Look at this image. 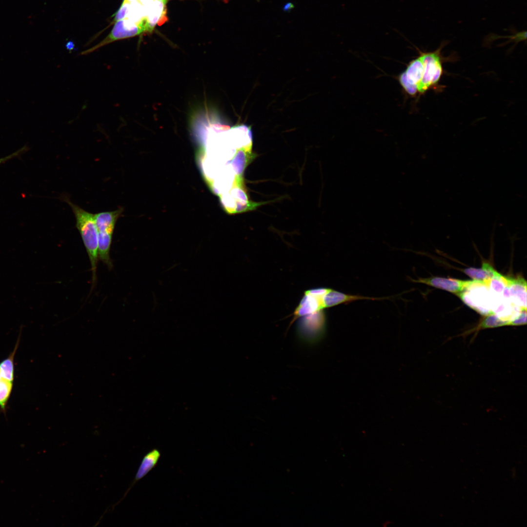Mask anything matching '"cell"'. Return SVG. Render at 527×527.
<instances>
[{
	"label": "cell",
	"instance_id": "obj_1",
	"mask_svg": "<svg viewBox=\"0 0 527 527\" xmlns=\"http://www.w3.org/2000/svg\"><path fill=\"white\" fill-rule=\"evenodd\" d=\"M61 199L71 208L76 219V227L82 239L91 264L92 286L97 279L96 271L98 257V233L94 214L89 212L72 203L66 195Z\"/></svg>",
	"mask_w": 527,
	"mask_h": 527
},
{
	"label": "cell",
	"instance_id": "obj_2",
	"mask_svg": "<svg viewBox=\"0 0 527 527\" xmlns=\"http://www.w3.org/2000/svg\"><path fill=\"white\" fill-rule=\"evenodd\" d=\"M123 207L94 214L98 233V256L103 263L110 261V251L115 225L123 212Z\"/></svg>",
	"mask_w": 527,
	"mask_h": 527
},
{
	"label": "cell",
	"instance_id": "obj_3",
	"mask_svg": "<svg viewBox=\"0 0 527 527\" xmlns=\"http://www.w3.org/2000/svg\"><path fill=\"white\" fill-rule=\"evenodd\" d=\"M326 322L324 309L300 317L296 326L298 338L307 344L318 343L325 335Z\"/></svg>",
	"mask_w": 527,
	"mask_h": 527
},
{
	"label": "cell",
	"instance_id": "obj_4",
	"mask_svg": "<svg viewBox=\"0 0 527 527\" xmlns=\"http://www.w3.org/2000/svg\"><path fill=\"white\" fill-rule=\"evenodd\" d=\"M446 44V41L442 42L440 47L434 52H420L424 70L421 81L417 87L419 92L424 93L440 79L443 72L440 52Z\"/></svg>",
	"mask_w": 527,
	"mask_h": 527
},
{
	"label": "cell",
	"instance_id": "obj_5",
	"mask_svg": "<svg viewBox=\"0 0 527 527\" xmlns=\"http://www.w3.org/2000/svg\"><path fill=\"white\" fill-rule=\"evenodd\" d=\"M414 283H422L437 288L445 290L456 295L467 289L476 282V280L463 281L452 278L439 277L419 278L411 279Z\"/></svg>",
	"mask_w": 527,
	"mask_h": 527
},
{
	"label": "cell",
	"instance_id": "obj_6",
	"mask_svg": "<svg viewBox=\"0 0 527 527\" xmlns=\"http://www.w3.org/2000/svg\"><path fill=\"white\" fill-rule=\"evenodd\" d=\"M389 299L388 297L373 298L359 295L346 294L332 289L322 297L323 308H329L342 304L349 303L360 300H379Z\"/></svg>",
	"mask_w": 527,
	"mask_h": 527
},
{
	"label": "cell",
	"instance_id": "obj_7",
	"mask_svg": "<svg viewBox=\"0 0 527 527\" xmlns=\"http://www.w3.org/2000/svg\"><path fill=\"white\" fill-rule=\"evenodd\" d=\"M161 456V453L157 448H153L150 450L144 455L132 483L125 493L123 498L118 503L121 502L138 481L144 477L157 466Z\"/></svg>",
	"mask_w": 527,
	"mask_h": 527
},
{
	"label": "cell",
	"instance_id": "obj_8",
	"mask_svg": "<svg viewBox=\"0 0 527 527\" xmlns=\"http://www.w3.org/2000/svg\"><path fill=\"white\" fill-rule=\"evenodd\" d=\"M506 280L511 301L521 310H527V282L523 278H507Z\"/></svg>",
	"mask_w": 527,
	"mask_h": 527
},
{
	"label": "cell",
	"instance_id": "obj_9",
	"mask_svg": "<svg viewBox=\"0 0 527 527\" xmlns=\"http://www.w3.org/2000/svg\"><path fill=\"white\" fill-rule=\"evenodd\" d=\"M166 3L164 0H153L147 7L145 18L147 32H151L157 24L164 22Z\"/></svg>",
	"mask_w": 527,
	"mask_h": 527
},
{
	"label": "cell",
	"instance_id": "obj_10",
	"mask_svg": "<svg viewBox=\"0 0 527 527\" xmlns=\"http://www.w3.org/2000/svg\"><path fill=\"white\" fill-rule=\"evenodd\" d=\"M322 300V298L316 297L304 292L294 311L293 318L290 324L300 317L324 309Z\"/></svg>",
	"mask_w": 527,
	"mask_h": 527
},
{
	"label": "cell",
	"instance_id": "obj_11",
	"mask_svg": "<svg viewBox=\"0 0 527 527\" xmlns=\"http://www.w3.org/2000/svg\"><path fill=\"white\" fill-rule=\"evenodd\" d=\"M462 270L474 280L482 282L487 287L491 279L498 273L497 271L486 263H483L481 268L468 267Z\"/></svg>",
	"mask_w": 527,
	"mask_h": 527
},
{
	"label": "cell",
	"instance_id": "obj_12",
	"mask_svg": "<svg viewBox=\"0 0 527 527\" xmlns=\"http://www.w3.org/2000/svg\"><path fill=\"white\" fill-rule=\"evenodd\" d=\"M424 65L421 56L411 61L405 72L407 82L411 85H418L423 74Z\"/></svg>",
	"mask_w": 527,
	"mask_h": 527
},
{
	"label": "cell",
	"instance_id": "obj_13",
	"mask_svg": "<svg viewBox=\"0 0 527 527\" xmlns=\"http://www.w3.org/2000/svg\"><path fill=\"white\" fill-rule=\"evenodd\" d=\"M18 341L11 354L0 363V375L1 378L11 382H13L14 380V357L19 345Z\"/></svg>",
	"mask_w": 527,
	"mask_h": 527
},
{
	"label": "cell",
	"instance_id": "obj_14",
	"mask_svg": "<svg viewBox=\"0 0 527 527\" xmlns=\"http://www.w3.org/2000/svg\"><path fill=\"white\" fill-rule=\"evenodd\" d=\"M12 389V382L3 379L0 380V406L3 411Z\"/></svg>",
	"mask_w": 527,
	"mask_h": 527
},
{
	"label": "cell",
	"instance_id": "obj_15",
	"mask_svg": "<svg viewBox=\"0 0 527 527\" xmlns=\"http://www.w3.org/2000/svg\"><path fill=\"white\" fill-rule=\"evenodd\" d=\"M504 325H509V322L501 319L495 314L491 313L487 315L484 319L480 325V327L492 328Z\"/></svg>",
	"mask_w": 527,
	"mask_h": 527
},
{
	"label": "cell",
	"instance_id": "obj_16",
	"mask_svg": "<svg viewBox=\"0 0 527 527\" xmlns=\"http://www.w3.org/2000/svg\"><path fill=\"white\" fill-rule=\"evenodd\" d=\"M399 81L406 92L411 95H414L418 91L417 87L409 84L406 79L405 72L399 76Z\"/></svg>",
	"mask_w": 527,
	"mask_h": 527
},
{
	"label": "cell",
	"instance_id": "obj_17",
	"mask_svg": "<svg viewBox=\"0 0 527 527\" xmlns=\"http://www.w3.org/2000/svg\"><path fill=\"white\" fill-rule=\"evenodd\" d=\"M527 310H521L518 316L512 320L510 325H519L527 324Z\"/></svg>",
	"mask_w": 527,
	"mask_h": 527
},
{
	"label": "cell",
	"instance_id": "obj_18",
	"mask_svg": "<svg viewBox=\"0 0 527 527\" xmlns=\"http://www.w3.org/2000/svg\"><path fill=\"white\" fill-rule=\"evenodd\" d=\"M330 289L325 287H317L307 290L304 292L316 297L322 298Z\"/></svg>",
	"mask_w": 527,
	"mask_h": 527
},
{
	"label": "cell",
	"instance_id": "obj_19",
	"mask_svg": "<svg viewBox=\"0 0 527 527\" xmlns=\"http://www.w3.org/2000/svg\"><path fill=\"white\" fill-rule=\"evenodd\" d=\"M24 149H25L24 148H22L18 150L17 151H16V152H14V153L7 156L6 157L0 158V164L2 163L5 162L7 161L8 160H10L11 159H12V158H13L17 156H19L21 153L23 152Z\"/></svg>",
	"mask_w": 527,
	"mask_h": 527
},
{
	"label": "cell",
	"instance_id": "obj_20",
	"mask_svg": "<svg viewBox=\"0 0 527 527\" xmlns=\"http://www.w3.org/2000/svg\"><path fill=\"white\" fill-rule=\"evenodd\" d=\"M294 8V5L292 2H288L286 3L283 7V10L284 12H289Z\"/></svg>",
	"mask_w": 527,
	"mask_h": 527
},
{
	"label": "cell",
	"instance_id": "obj_21",
	"mask_svg": "<svg viewBox=\"0 0 527 527\" xmlns=\"http://www.w3.org/2000/svg\"><path fill=\"white\" fill-rule=\"evenodd\" d=\"M145 7H147L153 0H136Z\"/></svg>",
	"mask_w": 527,
	"mask_h": 527
},
{
	"label": "cell",
	"instance_id": "obj_22",
	"mask_svg": "<svg viewBox=\"0 0 527 527\" xmlns=\"http://www.w3.org/2000/svg\"><path fill=\"white\" fill-rule=\"evenodd\" d=\"M165 2H167L168 0H164Z\"/></svg>",
	"mask_w": 527,
	"mask_h": 527
},
{
	"label": "cell",
	"instance_id": "obj_23",
	"mask_svg": "<svg viewBox=\"0 0 527 527\" xmlns=\"http://www.w3.org/2000/svg\"><path fill=\"white\" fill-rule=\"evenodd\" d=\"M1 379V376H0V380Z\"/></svg>",
	"mask_w": 527,
	"mask_h": 527
}]
</instances>
